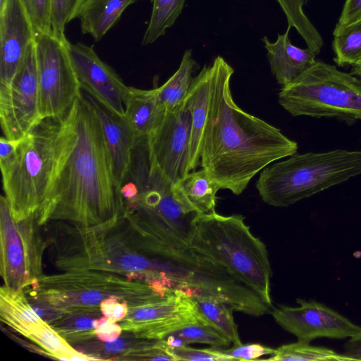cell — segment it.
I'll return each mask as SVG.
<instances>
[{
    "instance_id": "1",
    "label": "cell",
    "mask_w": 361,
    "mask_h": 361,
    "mask_svg": "<svg viewBox=\"0 0 361 361\" xmlns=\"http://www.w3.org/2000/svg\"><path fill=\"white\" fill-rule=\"evenodd\" d=\"M55 146L51 178L35 214L37 224L117 226L124 218L119 186L99 118L83 91L59 118Z\"/></svg>"
},
{
    "instance_id": "2",
    "label": "cell",
    "mask_w": 361,
    "mask_h": 361,
    "mask_svg": "<svg viewBox=\"0 0 361 361\" xmlns=\"http://www.w3.org/2000/svg\"><path fill=\"white\" fill-rule=\"evenodd\" d=\"M209 66L200 165L221 189L238 195L258 172L295 154L298 146L280 129L237 105L230 86L234 70L223 57L216 56Z\"/></svg>"
},
{
    "instance_id": "3",
    "label": "cell",
    "mask_w": 361,
    "mask_h": 361,
    "mask_svg": "<svg viewBox=\"0 0 361 361\" xmlns=\"http://www.w3.org/2000/svg\"><path fill=\"white\" fill-rule=\"evenodd\" d=\"M242 215L215 211L195 214L191 221L190 247L226 268L270 306L272 275L266 245L255 236Z\"/></svg>"
},
{
    "instance_id": "4",
    "label": "cell",
    "mask_w": 361,
    "mask_h": 361,
    "mask_svg": "<svg viewBox=\"0 0 361 361\" xmlns=\"http://www.w3.org/2000/svg\"><path fill=\"white\" fill-rule=\"evenodd\" d=\"M361 174V150L290 156L262 170L256 188L269 205L284 207Z\"/></svg>"
},
{
    "instance_id": "5",
    "label": "cell",
    "mask_w": 361,
    "mask_h": 361,
    "mask_svg": "<svg viewBox=\"0 0 361 361\" xmlns=\"http://www.w3.org/2000/svg\"><path fill=\"white\" fill-rule=\"evenodd\" d=\"M168 287L104 271L82 270L44 275L25 292L32 302L56 311L99 307L111 297L126 301L129 308L146 303Z\"/></svg>"
},
{
    "instance_id": "6",
    "label": "cell",
    "mask_w": 361,
    "mask_h": 361,
    "mask_svg": "<svg viewBox=\"0 0 361 361\" xmlns=\"http://www.w3.org/2000/svg\"><path fill=\"white\" fill-rule=\"evenodd\" d=\"M59 118L42 119L21 138L15 153L0 161L3 190L13 219L36 214L51 178Z\"/></svg>"
},
{
    "instance_id": "7",
    "label": "cell",
    "mask_w": 361,
    "mask_h": 361,
    "mask_svg": "<svg viewBox=\"0 0 361 361\" xmlns=\"http://www.w3.org/2000/svg\"><path fill=\"white\" fill-rule=\"evenodd\" d=\"M59 226L53 241L54 259L63 271H104L140 279L148 269L147 255L124 233H113L114 227Z\"/></svg>"
},
{
    "instance_id": "8",
    "label": "cell",
    "mask_w": 361,
    "mask_h": 361,
    "mask_svg": "<svg viewBox=\"0 0 361 361\" xmlns=\"http://www.w3.org/2000/svg\"><path fill=\"white\" fill-rule=\"evenodd\" d=\"M278 100L293 116L335 118L352 124L361 120V80L335 66L316 61L282 86Z\"/></svg>"
},
{
    "instance_id": "9",
    "label": "cell",
    "mask_w": 361,
    "mask_h": 361,
    "mask_svg": "<svg viewBox=\"0 0 361 361\" xmlns=\"http://www.w3.org/2000/svg\"><path fill=\"white\" fill-rule=\"evenodd\" d=\"M35 214L16 221L5 196L0 200V272L4 286L24 292L44 274L42 257L46 247Z\"/></svg>"
},
{
    "instance_id": "10",
    "label": "cell",
    "mask_w": 361,
    "mask_h": 361,
    "mask_svg": "<svg viewBox=\"0 0 361 361\" xmlns=\"http://www.w3.org/2000/svg\"><path fill=\"white\" fill-rule=\"evenodd\" d=\"M35 40L40 116L60 118L82 92L68 52V41L51 33L37 34Z\"/></svg>"
},
{
    "instance_id": "11",
    "label": "cell",
    "mask_w": 361,
    "mask_h": 361,
    "mask_svg": "<svg viewBox=\"0 0 361 361\" xmlns=\"http://www.w3.org/2000/svg\"><path fill=\"white\" fill-rule=\"evenodd\" d=\"M192 324L209 326L192 295L175 288H169L157 298L129 308L127 315L119 322L123 331L135 338L147 340L164 339Z\"/></svg>"
},
{
    "instance_id": "12",
    "label": "cell",
    "mask_w": 361,
    "mask_h": 361,
    "mask_svg": "<svg viewBox=\"0 0 361 361\" xmlns=\"http://www.w3.org/2000/svg\"><path fill=\"white\" fill-rule=\"evenodd\" d=\"M42 120L34 40L10 86L0 90V123L4 137L19 140Z\"/></svg>"
},
{
    "instance_id": "13",
    "label": "cell",
    "mask_w": 361,
    "mask_h": 361,
    "mask_svg": "<svg viewBox=\"0 0 361 361\" xmlns=\"http://www.w3.org/2000/svg\"><path fill=\"white\" fill-rule=\"evenodd\" d=\"M191 114L187 102L166 111L160 124L147 137L152 166L169 184L187 174Z\"/></svg>"
},
{
    "instance_id": "14",
    "label": "cell",
    "mask_w": 361,
    "mask_h": 361,
    "mask_svg": "<svg viewBox=\"0 0 361 361\" xmlns=\"http://www.w3.org/2000/svg\"><path fill=\"white\" fill-rule=\"evenodd\" d=\"M296 302L299 307L279 305L273 307L271 314L279 325L299 341L310 343L320 337L343 339L361 331L360 326L324 304L300 298Z\"/></svg>"
},
{
    "instance_id": "15",
    "label": "cell",
    "mask_w": 361,
    "mask_h": 361,
    "mask_svg": "<svg viewBox=\"0 0 361 361\" xmlns=\"http://www.w3.org/2000/svg\"><path fill=\"white\" fill-rule=\"evenodd\" d=\"M67 49L82 91L112 113L123 117L128 86L99 59L93 47L68 42Z\"/></svg>"
},
{
    "instance_id": "16",
    "label": "cell",
    "mask_w": 361,
    "mask_h": 361,
    "mask_svg": "<svg viewBox=\"0 0 361 361\" xmlns=\"http://www.w3.org/2000/svg\"><path fill=\"white\" fill-rule=\"evenodd\" d=\"M35 35L22 1L6 0L0 9V90L11 84Z\"/></svg>"
},
{
    "instance_id": "17",
    "label": "cell",
    "mask_w": 361,
    "mask_h": 361,
    "mask_svg": "<svg viewBox=\"0 0 361 361\" xmlns=\"http://www.w3.org/2000/svg\"><path fill=\"white\" fill-rule=\"evenodd\" d=\"M85 94L99 118L114 174L120 186L129 169L133 149L141 138L137 137L123 117L112 113L89 94Z\"/></svg>"
},
{
    "instance_id": "18",
    "label": "cell",
    "mask_w": 361,
    "mask_h": 361,
    "mask_svg": "<svg viewBox=\"0 0 361 361\" xmlns=\"http://www.w3.org/2000/svg\"><path fill=\"white\" fill-rule=\"evenodd\" d=\"M290 27L271 42L267 37L262 39L267 51L271 71L277 82L286 85L296 79L314 62L317 55L310 48L301 49L293 45L289 38Z\"/></svg>"
},
{
    "instance_id": "19",
    "label": "cell",
    "mask_w": 361,
    "mask_h": 361,
    "mask_svg": "<svg viewBox=\"0 0 361 361\" xmlns=\"http://www.w3.org/2000/svg\"><path fill=\"white\" fill-rule=\"evenodd\" d=\"M220 189L203 169L181 176L171 185L173 197L188 214L214 212L216 195Z\"/></svg>"
},
{
    "instance_id": "20",
    "label": "cell",
    "mask_w": 361,
    "mask_h": 361,
    "mask_svg": "<svg viewBox=\"0 0 361 361\" xmlns=\"http://www.w3.org/2000/svg\"><path fill=\"white\" fill-rule=\"evenodd\" d=\"M210 66H204L193 78L185 99L191 114V134L187 173L200 165L201 145L208 114Z\"/></svg>"
},
{
    "instance_id": "21",
    "label": "cell",
    "mask_w": 361,
    "mask_h": 361,
    "mask_svg": "<svg viewBox=\"0 0 361 361\" xmlns=\"http://www.w3.org/2000/svg\"><path fill=\"white\" fill-rule=\"evenodd\" d=\"M123 118L137 138L147 137L160 124L165 109L159 104L155 88L140 90L128 87Z\"/></svg>"
},
{
    "instance_id": "22",
    "label": "cell",
    "mask_w": 361,
    "mask_h": 361,
    "mask_svg": "<svg viewBox=\"0 0 361 361\" xmlns=\"http://www.w3.org/2000/svg\"><path fill=\"white\" fill-rule=\"evenodd\" d=\"M0 317L13 331L28 338L45 321L37 313L23 290L0 288Z\"/></svg>"
},
{
    "instance_id": "23",
    "label": "cell",
    "mask_w": 361,
    "mask_h": 361,
    "mask_svg": "<svg viewBox=\"0 0 361 361\" xmlns=\"http://www.w3.org/2000/svg\"><path fill=\"white\" fill-rule=\"evenodd\" d=\"M138 0H85L78 14L81 30L99 41L130 5Z\"/></svg>"
},
{
    "instance_id": "24",
    "label": "cell",
    "mask_w": 361,
    "mask_h": 361,
    "mask_svg": "<svg viewBox=\"0 0 361 361\" xmlns=\"http://www.w3.org/2000/svg\"><path fill=\"white\" fill-rule=\"evenodd\" d=\"M103 315L100 307L78 308L62 312L49 324L69 343L92 339L97 320Z\"/></svg>"
},
{
    "instance_id": "25",
    "label": "cell",
    "mask_w": 361,
    "mask_h": 361,
    "mask_svg": "<svg viewBox=\"0 0 361 361\" xmlns=\"http://www.w3.org/2000/svg\"><path fill=\"white\" fill-rule=\"evenodd\" d=\"M196 67L191 50L185 51L176 71L162 85L155 88L157 99L166 111L176 109L184 102Z\"/></svg>"
},
{
    "instance_id": "26",
    "label": "cell",
    "mask_w": 361,
    "mask_h": 361,
    "mask_svg": "<svg viewBox=\"0 0 361 361\" xmlns=\"http://www.w3.org/2000/svg\"><path fill=\"white\" fill-rule=\"evenodd\" d=\"M192 298L208 324L226 336L233 345L241 343L233 310L226 302L210 295H194Z\"/></svg>"
},
{
    "instance_id": "27",
    "label": "cell",
    "mask_w": 361,
    "mask_h": 361,
    "mask_svg": "<svg viewBox=\"0 0 361 361\" xmlns=\"http://www.w3.org/2000/svg\"><path fill=\"white\" fill-rule=\"evenodd\" d=\"M42 348L45 353L61 360H94L91 356L75 349L47 322L28 338Z\"/></svg>"
},
{
    "instance_id": "28",
    "label": "cell",
    "mask_w": 361,
    "mask_h": 361,
    "mask_svg": "<svg viewBox=\"0 0 361 361\" xmlns=\"http://www.w3.org/2000/svg\"><path fill=\"white\" fill-rule=\"evenodd\" d=\"M152 10L142 44L154 43L171 27L182 12L185 0H151Z\"/></svg>"
},
{
    "instance_id": "29",
    "label": "cell",
    "mask_w": 361,
    "mask_h": 361,
    "mask_svg": "<svg viewBox=\"0 0 361 361\" xmlns=\"http://www.w3.org/2000/svg\"><path fill=\"white\" fill-rule=\"evenodd\" d=\"M334 61L339 66H354L361 62V20L334 31Z\"/></svg>"
},
{
    "instance_id": "30",
    "label": "cell",
    "mask_w": 361,
    "mask_h": 361,
    "mask_svg": "<svg viewBox=\"0 0 361 361\" xmlns=\"http://www.w3.org/2000/svg\"><path fill=\"white\" fill-rule=\"evenodd\" d=\"M310 343L298 341L297 343L283 345L275 349V352L267 360H336L350 361L352 358L344 354L336 352L324 347L312 346Z\"/></svg>"
},
{
    "instance_id": "31",
    "label": "cell",
    "mask_w": 361,
    "mask_h": 361,
    "mask_svg": "<svg viewBox=\"0 0 361 361\" xmlns=\"http://www.w3.org/2000/svg\"><path fill=\"white\" fill-rule=\"evenodd\" d=\"M284 12L288 27H295L303 38L307 47L318 54L323 40L316 28L303 12L302 6L307 0H277Z\"/></svg>"
},
{
    "instance_id": "32",
    "label": "cell",
    "mask_w": 361,
    "mask_h": 361,
    "mask_svg": "<svg viewBox=\"0 0 361 361\" xmlns=\"http://www.w3.org/2000/svg\"><path fill=\"white\" fill-rule=\"evenodd\" d=\"M172 334L178 337L183 345L203 343L221 348L227 347L231 343L226 336L214 328L202 324H189Z\"/></svg>"
},
{
    "instance_id": "33",
    "label": "cell",
    "mask_w": 361,
    "mask_h": 361,
    "mask_svg": "<svg viewBox=\"0 0 361 361\" xmlns=\"http://www.w3.org/2000/svg\"><path fill=\"white\" fill-rule=\"evenodd\" d=\"M85 0H50L51 33L66 39L64 30L67 23L78 16Z\"/></svg>"
},
{
    "instance_id": "34",
    "label": "cell",
    "mask_w": 361,
    "mask_h": 361,
    "mask_svg": "<svg viewBox=\"0 0 361 361\" xmlns=\"http://www.w3.org/2000/svg\"><path fill=\"white\" fill-rule=\"evenodd\" d=\"M164 342V341H163ZM165 351L171 355L175 361H231L235 360L232 357L224 353L221 349L217 348H194L182 345L176 347L166 345L164 343Z\"/></svg>"
},
{
    "instance_id": "35",
    "label": "cell",
    "mask_w": 361,
    "mask_h": 361,
    "mask_svg": "<svg viewBox=\"0 0 361 361\" xmlns=\"http://www.w3.org/2000/svg\"><path fill=\"white\" fill-rule=\"evenodd\" d=\"M30 18L35 35L51 33L50 0H20Z\"/></svg>"
},
{
    "instance_id": "36",
    "label": "cell",
    "mask_w": 361,
    "mask_h": 361,
    "mask_svg": "<svg viewBox=\"0 0 361 361\" xmlns=\"http://www.w3.org/2000/svg\"><path fill=\"white\" fill-rule=\"evenodd\" d=\"M221 350L235 360H255L263 355H271L275 352V349L259 343L243 344L242 343Z\"/></svg>"
},
{
    "instance_id": "37",
    "label": "cell",
    "mask_w": 361,
    "mask_h": 361,
    "mask_svg": "<svg viewBox=\"0 0 361 361\" xmlns=\"http://www.w3.org/2000/svg\"><path fill=\"white\" fill-rule=\"evenodd\" d=\"M99 307L104 316L115 322L121 321L129 310V306L126 301L115 297L103 300Z\"/></svg>"
},
{
    "instance_id": "38",
    "label": "cell",
    "mask_w": 361,
    "mask_h": 361,
    "mask_svg": "<svg viewBox=\"0 0 361 361\" xmlns=\"http://www.w3.org/2000/svg\"><path fill=\"white\" fill-rule=\"evenodd\" d=\"M123 329L116 322L105 316L97 320L95 335L102 342L113 341L121 335Z\"/></svg>"
},
{
    "instance_id": "39",
    "label": "cell",
    "mask_w": 361,
    "mask_h": 361,
    "mask_svg": "<svg viewBox=\"0 0 361 361\" xmlns=\"http://www.w3.org/2000/svg\"><path fill=\"white\" fill-rule=\"evenodd\" d=\"M361 20V0H345L337 26L345 27Z\"/></svg>"
},
{
    "instance_id": "40",
    "label": "cell",
    "mask_w": 361,
    "mask_h": 361,
    "mask_svg": "<svg viewBox=\"0 0 361 361\" xmlns=\"http://www.w3.org/2000/svg\"><path fill=\"white\" fill-rule=\"evenodd\" d=\"M344 355L353 360H361V331L350 337L344 345Z\"/></svg>"
},
{
    "instance_id": "41",
    "label": "cell",
    "mask_w": 361,
    "mask_h": 361,
    "mask_svg": "<svg viewBox=\"0 0 361 361\" xmlns=\"http://www.w3.org/2000/svg\"><path fill=\"white\" fill-rule=\"evenodd\" d=\"M101 347L104 348V351L106 354H120L121 356L131 349L130 348V343L123 338H118L113 341L104 342Z\"/></svg>"
},
{
    "instance_id": "42",
    "label": "cell",
    "mask_w": 361,
    "mask_h": 361,
    "mask_svg": "<svg viewBox=\"0 0 361 361\" xmlns=\"http://www.w3.org/2000/svg\"><path fill=\"white\" fill-rule=\"evenodd\" d=\"M351 73L361 80V62L354 66H352Z\"/></svg>"
},
{
    "instance_id": "43",
    "label": "cell",
    "mask_w": 361,
    "mask_h": 361,
    "mask_svg": "<svg viewBox=\"0 0 361 361\" xmlns=\"http://www.w3.org/2000/svg\"><path fill=\"white\" fill-rule=\"evenodd\" d=\"M6 2V0H0V9L4 7Z\"/></svg>"
}]
</instances>
